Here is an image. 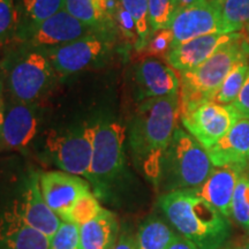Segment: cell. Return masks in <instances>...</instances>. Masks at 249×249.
<instances>
[{
    "instance_id": "1",
    "label": "cell",
    "mask_w": 249,
    "mask_h": 249,
    "mask_svg": "<svg viewBox=\"0 0 249 249\" xmlns=\"http://www.w3.org/2000/svg\"><path fill=\"white\" fill-rule=\"evenodd\" d=\"M180 119L179 92L144 99L129 127V145L135 166L158 187L161 161Z\"/></svg>"
},
{
    "instance_id": "2",
    "label": "cell",
    "mask_w": 249,
    "mask_h": 249,
    "mask_svg": "<svg viewBox=\"0 0 249 249\" xmlns=\"http://www.w3.org/2000/svg\"><path fill=\"white\" fill-rule=\"evenodd\" d=\"M167 222L200 249H222L231 235V223L194 189L164 193L158 200Z\"/></svg>"
},
{
    "instance_id": "3",
    "label": "cell",
    "mask_w": 249,
    "mask_h": 249,
    "mask_svg": "<svg viewBox=\"0 0 249 249\" xmlns=\"http://www.w3.org/2000/svg\"><path fill=\"white\" fill-rule=\"evenodd\" d=\"M249 57V38L240 35L217 50L209 59L180 73V116L204 103L213 102L227 74L240 59Z\"/></svg>"
},
{
    "instance_id": "4",
    "label": "cell",
    "mask_w": 249,
    "mask_h": 249,
    "mask_svg": "<svg viewBox=\"0 0 249 249\" xmlns=\"http://www.w3.org/2000/svg\"><path fill=\"white\" fill-rule=\"evenodd\" d=\"M213 167L203 145L187 130L177 127L161 161L158 187L164 193L197 188L210 176Z\"/></svg>"
},
{
    "instance_id": "5",
    "label": "cell",
    "mask_w": 249,
    "mask_h": 249,
    "mask_svg": "<svg viewBox=\"0 0 249 249\" xmlns=\"http://www.w3.org/2000/svg\"><path fill=\"white\" fill-rule=\"evenodd\" d=\"M126 127L117 121L93 124L92 158L90 179L95 195L104 196L124 169Z\"/></svg>"
},
{
    "instance_id": "6",
    "label": "cell",
    "mask_w": 249,
    "mask_h": 249,
    "mask_svg": "<svg viewBox=\"0 0 249 249\" xmlns=\"http://www.w3.org/2000/svg\"><path fill=\"white\" fill-rule=\"evenodd\" d=\"M55 71L42 50L24 48L7 64L6 85L12 99L35 103L52 86Z\"/></svg>"
},
{
    "instance_id": "7",
    "label": "cell",
    "mask_w": 249,
    "mask_h": 249,
    "mask_svg": "<svg viewBox=\"0 0 249 249\" xmlns=\"http://www.w3.org/2000/svg\"><path fill=\"white\" fill-rule=\"evenodd\" d=\"M93 124H82L74 129L50 130L45 148L53 163L61 171L90 179L92 158Z\"/></svg>"
},
{
    "instance_id": "8",
    "label": "cell",
    "mask_w": 249,
    "mask_h": 249,
    "mask_svg": "<svg viewBox=\"0 0 249 249\" xmlns=\"http://www.w3.org/2000/svg\"><path fill=\"white\" fill-rule=\"evenodd\" d=\"M97 33L101 31L81 22L66 9H62L42 22L18 29L15 36L22 42L24 48L45 50Z\"/></svg>"
},
{
    "instance_id": "9",
    "label": "cell",
    "mask_w": 249,
    "mask_h": 249,
    "mask_svg": "<svg viewBox=\"0 0 249 249\" xmlns=\"http://www.w3.org/2000/svg\"><path fill=\"white\" fill-rule=\"evenodd\" d=\"M113 36L92 34L55 48L42 50L59 75L77 73L99 60L110 51Z\"/></svg>"
},
{
    "instance_id": "10",
    "label": "cell",
    "mask_w": 249,
    "mask_h": 249,
    "mask_svg": "<svg viewBox=\"0 0 249 249\" xmlns=\"http://www.w3.org/2000/svg\"><path fill=\"white\" fill-rule=\"evenodd\" d=\"M240 118L232 104L209 102L181 114L180 120L187 132L207 150L219 141Z\"/></svg>"
},
{
    "instance_id": "11",
    "label": "cell",
    "mask_w": 249,
    "mask_h": 249,
    "mask_svg": "<svg viewBox=\"0 0 249 249\" xmlns=\"http://www.w3.org/2000/svg\"><path fill=\"white\" fill-rule=\"evenodd\" d=\"M169 28L173 34V46L196 37L224 34L222 18L217 5L211 0H200L180 8L173 15Z\"/></svg>"
},
{
    "instance_id": "12",
    "label": "cell",
    "mask_w": 249,
    "mask_h": 249,
    "mask_svg": "<svg viewBox=\"0 0 249 249\" xmlns=\"http://www.w3.org/2000/svg\"><path fill=\"white\" fill-rule=\"evenodd\" d=\"M39 187L50 208L61 218L86 193L92 191L88 180L65 171L39 173Z\"/></svg>"
},
{
    "instance_id": "13",
    "label": "cell",
    "mask_w": 249,
    "mask_h": 249,
    "mask_svg": "<svg viewBox=\"0 0 249 249\" xmlns=\"http://www.w3.org/2000/svg\"><path fill=\"white\" fill-rule=\"evenodd\" d=\"M38 126L34 103L12 99L5 104L4 121L0 130V149L21 150L35 138Z\"/></svg>"
},
{
    "instance_id": "14",
    "label": "cell",
    "mask_w": 249,
    "mask_h": 249,
    "mask_svg": "<svg viewBox=\"0 0 249 249\" xmlns=\"http://www.w3.org/2000/svg\"><path fill=\"white\" fill-rule=\"evenodd\" d=\"M135 85L142 101L165 97L179 92L180 73L167 62L148 57L136 65Z\"/></svg>"
},
{
    "instance_id": "15",
    "label": "cell",
    "mask_w": 249,
    "mask_h": 249,
    "mask_svg": "<svg viewBox=\"0 0 249 249\" xmlns=\"http://www.w3.org/2000/svg\"><path fill=\"white\" fill-rule=\"evenodd\" d=\"M22 220L49 238L57 232L61 219L46 203L39 187V174L33 173L22 196L12 208Z\"/></svg>"
},
{
    "instance_id": "16",
    "label": "cell",
    "mask_w": 249,
    "mask_h": 249,
    "mask_svg": "<svg viewBox=\"0 0 249 249\" xmlns=\"http://www.w3.org/2000/svg\"><path fill=\"white\" fill-rule=\"evenodd\" d=\"M240 31L230 34H210L196 37L174 46L166 55V62L179 73L195 68L209 59L217 50L240 35Z\"/></svg>"
},
{
    "instance_id": "17",
    "label": "cell",
    "mask_w": 249,
    "mask_h": 249,
    "mask_svg": "<svg viewBox=\"0 0 249 249\" xmlns=\"http://www.w3.org/2000/svg\"><path fill=\"white\" fill-rule=\"evenodd\" d=\"M244 165L214 166L210 176L194 192L205 201L230 218L232 216V202L239 179L244 174Z\"/></svg>"
},
{
    "instance_id": "18",
    "label": "cell",
    "mask_w": 249,
    "mask_h": 249,
    "mask_svg": "<svg viewBox=\"0 0 249 249\" xmlns=\"http://www.w3.org/2000/svg\"><path fill=\"white\" fill-rule=\"evenodd\" d=\"M207 152L213 166H246L249 161V118H240Z\"/></svg>"
},
{
    "instance_id": "19",
    "label": "cell",
    "mask_w": 249,
    "mask_h": 249,
    "mask_svg": "<svg viewBox=\"0 0 249 249\" xmlns=\"http://www.w3.org/2000/svg\"><path fill=\"white\" fill-rule=\"evenodd\" d=\"M50 238L11 209L0 218V249H49Z\"/></svg>"
},
{
    "instance_id": "20",
    "label": "cell",
    "mask_w": 249,
    "mask_h": 249,
    "mask_svg": "<svg viewBox=\"0 0 249 249\" xmlns=\"http://www.w3.org/2000/svg\"><path fill=\"white\" fill-rule=\"evenodd\" d=\"M119 0H66L65 9L81 22L107 35L117 33L114 15Z\"/></svg>"
},
{
    "instance_id": "21",
    "label": "cell",
    "mask_w": 249,
    "mask_h": 249,
    "mask_svg": "<svg viewBox=\"0 0 249 249\" xmlns=\"http://www.w3.org/2000/svg\"><path fill=\"white\" fill-rule=\"evenodd\" d=\"M81 249H113L119 239V223L112 211L103 209L80 226Z\"/></svg>"
},
{
    "instance_id": "22",
    "label": "cell",
    "mask_w": 249,
    "mask_h": 249,
    "mask_svg": "<svg viewBox=\"0 0 249 249\" xmlns=\"http://www.w3.org/2000/svg\"><path fill=\"white\" fill-rule=\"evenodd\" d=\"M176 234L170 223L152 216L139 227L135 240L139 249H167Z\"/></svg>"
},
{
    "instance_id": "23",
    "label": "cell",
    "mask_w": 249,
    "mask_h": 249,
    "mask_svg": "<svg viewBox=\"0 0 249 249\" xmlns=\"http://www.w3.org/2000/svg\"><path fill=\"white\" fill-rule=\"evenodd\" d=\"M66 0H21L18 29L36 24L65 9ZM18 31V30H17Z\"/></svg>"
},
{
    "instance_id": "24",
    "label": "cell",
    "mask_w": 249,
    "mask_h": 249,
    "mask_svg": "<svg viewBox=\"0 0 249 249\" xmlns=\"http://www.w3.org/2000/svg\"><path fill=\"white\" fill-rule=\"evenodd\" d=\"M213 2L220 13L224 34L236 33L247 27L249 23V0H219Z\"/></svg>"
},
{
    "instance_id": "25",
    "label": "cell",
    "mask_w": 249,
    "mask_h": 249,
    "mask_svg": "<svg viewBox=\"0 0 249 249\" xmlns=\"http://www.w3.org/2000/svg\"><path fill=\"white\" fill-rule=\"evenodd\" d=\"M249 57H245L239 60L227 74L225 80L218 90L213 102L222 105H231L240 93L245 85L249 70Z\"/></svg>"
},
{
    "instance_id": "26",
    "label": "cell",
    "mask_w": 249,
    "mask_h": 249,
    "mask_svg": "<svg viewBox=\"0 0 249 249\" xmlns=\"http://www.w3.org/2000/svg\"><path fill=\"white\" fill-rule=\"evenodd\" d=\"M119 2L133 18L138 31L139 40L135 50L143 51L152 34L150 21H149L148 0H119Z\"/></svg>"
},
{
    "instance_id": "27",
    "label": "cell",
    "mask_w": 249,
    "mask_h": 249,
    "mask_svg": "<svg viewBox=\"0 0 249 249\" xmlns=\"http://www.w3.org/2000/svg\"><path fill=\"white\" fill-rule=\"evenodd\" d=\"M103 209L104 208L99 203L97 196L92 191H90L81 196L60 219L81 226L95 218Z\"/></svg>"
},
{
    "instance_id": "28",
    "label": "cell",
    "mask_w": 249,
    "mask_h": 249,
    "mask_svg": "<svg viewBox=\"0 0 249 249\" xmlns=\"http://www.w3.org/2000/svg\"><path fill=\"white\" fill-rule=\"evenodd\" d=\"M151 33L169 28L177 12L176 0H148Z\"/></svg>"
},
{
    "instance_id": "29",
    "label": "cell",
    "mask_w": 249,
    "mask_h": 249,
    "mask_svg": "<svg viewBox=\"0 0 249 249\" xmlns=\"http://www.w3.org/2000/svg\"><path fill=\"white\" fill-rule=\"evenodd\" d=\"M232 217L241 226L249 229V178L239 179L232 202Z\"/></svg>"
},
{
    "instance_id": "30",
    "label": "cell",
    "mask_w": 249,
    "mask_h": 249,
    "mask_svg": "<svg viewBox=\"0 0 249 249\" xmlns=\"http://www.w3.org/2000/svg\"><path fill=\"white\" fill-rule=\"evenodd\" d=\"M49 249H81L80 226L61 220L57 232L50 238Z\"/></svg>"
},
{
    "instance_id": "31",
    "label": "cell",
    "mask_w": 249,
    "mask_h": 249,
    "mask_svg": "<svg viewBox=\"0 0 249 249\" xmlns=\"http://www.w3.org/2000/svg\"><path fill=\"white\" fill-rule=\"evenodd\" d=\"M18 11L13 0H0V44L17 35Z\"/></svg>"
},
{
    "instance_id": "32",
    "label": "cell",
    "mask_w": 249,
    "mask_h": 249,
    "mask_svg": "<svg viewBox=\"0 0 249 249\" xmlns=\"http://www.w3.org/2000/svg\"><path fill=\"white\" fill-rule=\"evenodd\" d=\"M173 46V34L170 28H165L155 31L151 34L150 39H149L147 46L143 51L148 57L154 58H166L167 53Z\"/></svg>"
},
{
    "instance_id": "33",
    "label": "cell",
    "mask_w": 249,
    "mask_h": 249,
    "mask_svg": "<svg viewBox=\"0 0 249 249\" xmlns=\"http://www.w3.org/2000/svg\"><path fill=\"white\" fill-rule=\"evenodd\" d=\"M114 23H116L117 33L124 37L127 44L133 45L134 48H136L139 40L138 31H136L133 18L127 13L126 9L121 6L120 2L118 5L116 15H114Z\"/></svg>"
},
{
    "instance_id": "34",
    "label": "cell",
    "mask_w": 249,
    "mask_h": 249,
    "mask_svg": "<svg viewBox=\"0 0 249 249\" xmlns=\"http://www.w3.org/2000/svg\"><path fill=\"white\" fill-rule=\"evenodd\" d=\"M232 105L238 111L241 118H249V70L247 77H246L245 85L242 87L240 93Z\"/></svg>"
},
{
    "instance_id": "35",
    "label": "cell",
    "mask_w": 249,
    "mask_h": 249,
    "mask_svg": "<svg viewBox=\"0 0 249 249\" xmlns=\"http://www.w3.org/2000/svg\"><path fill=\"white\" fill-rule=\"evenodd\" d=\"M167 249H200L195 244H193L191 240L186 239L185 236L179 234L177 232V234L174 235L172 242H171Z\"/></svg>"
},
{
    "instance_id": "36",
    "label": "cell",
    "mask_w": 249,
    "mask_h": 249,
    "mask_svg": "<svg viewBox=\"0 0 249 249\" xmlns=\"http://www.w3.org/2000/svg\"><path fill=\"white\" fill-rule=\"evenodd\" d=\"M113 249H139L136 245L135 236L128 234V233H123L118 239L116 246Z\"/></svg>"
},
{
    "instance_id": "37",
    "label": "cell",
    "mask_w": 249,
    "mask_h": 249,
    "mask_svg": "<svg viewBox=\"0 0 249 249\" xmlns=\"http://www.w3.org/2000/svg\"><path fill=\"white\" fill-rule=\"evenodd\" d=\"M2 93H4V83L0 81V130H1L2 121H4V112H5V102L2 98Z\"/></svg>"
},
{
    "instance_id": "38",
    "label": "cell",
    "mask_w": 249,
    "mask_h": 249,
    "mask_svg": "<svg viewBox=\"0 0 249 249\" xmlns=\"http://www.w3.org/2000/svg\"><path fill=\"white\" fill-rule=\"evenodd\" d=\"M200 1V0H176V5H177V11L180 8L187 7V6L195 4V2Z\"/></svg>"
},
{
    "instance_id": "39",
    "label": "cell",
    "mask_w": 249,
    "mask_h": 249,
    "mask_svg": "<svg viewBox=\"0 0 249 249\" xmlns=\"http://www.w3.org/2000/svg\"><path fill=\"white\" fill-rule=\"evenodd\" d=\"M224 249H249V242H245V244H236Z\"/></svg>"
},
{
    "instance_id": "40",
    "label": "cell",
    "mask_w": 249,
    "mask_h": 249,
    "mask_svg": "<svg viewBox=\"0 0 249 249\" xmlns=\"http://www.w3.org/2000/svg\"><path fill=\"white\" fill-rule=\"evenodd\" d=\"M244 176L247 177V178H249V163L246 164V166L244 169Z\"/></svg>"
},
{
    "instance_id": "41",
    "label": "cell",
    "mask_w": 249,
    "mask_h": 249,
    "mask_svg": "<svg viewBox=\"0 0 249 249\" xmlns=\"http://www.w3.org/2000/svg\"><path fill=\"white\" fill-rule=\"evenodd\" d=\"M247 36H248V38H249V23L247 24Z\"/></svg>"
},
{
    "instance_id": "42",
    "label": "cell",
    "mask_w": 249,
    "mask_h": 249,
    "mask_svg": "<svg viewBox=\"0 0 249 249\" xmlns=\"http://www.w3.org/2000/svg\"><path fill=\"white\" fill-rule=\"evenodd\" d=\"M213 1H219V0H213Z\"/></svg>"
},
{
    "instance_id": "43",
    "label": "cell",
    "mask_w": 249,
    "mask_h": 249,
    "mask_svg": "<svg viewBox=\"0 0 249 249\" xmlns=\"http://www.w3.org/2000/svg\"><path fill=\"white\" fill-rule=\"evenodd\" d=\"M248 232H249V229H248Z\"/></svg>"
},
{
    "instance_id": "44",
    "label": "cell",
    "mask_w": 249,
    "mask_h": 249,
    "mask_svg": "<svg viewBox=\"0 0 249 249\" xmlns=\"http://www.w3.org/2000/svg\"><path fill=\"white\" fill-rule=\"evenodd\" d=\"M248 163H249V161H248Z\"/></svg>"
}]
</instances>
